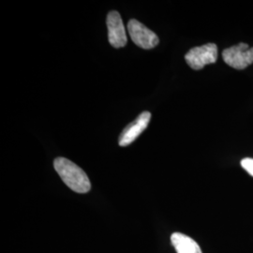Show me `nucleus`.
Masks as SVG:
<instances>
[{"mask_svg":"<svg viewBox=\"0 0 253 253\" xmlns=\"http://www.w3.org/2000/svg\"><path fill=\"white\" fill-rule=\"evenodd\" d=\"M241 166L245 171H247L252 176H253V159L245 158L241 161Z\"/></svg>","mask_w":253,"mask_h":253,"instance_id":"nucleus-8","label":"nucleus"},{"mask_svg":"<svg viewBox=\"0 0 253 253\" xmlns=\"http://www.w3.org/2000/svg\"><path fill=\"white\" fill-rule=\"evenodd\" d=\"M107 28L110 44L115 48H121L126 45V35L120 14L117 10L110 11L107 15Z\"/></svg>","mask_w":253,"mask_h":253,"instance_id":"nucleus-5","label":"nucleus"},{"mask_svg":"<svg viewBox=\"0 0 253 253\" xmlns=\"http://www.w3.org/2000/svg\"><path fill=\"white\" fill-rule=\"evenodd\" d=\"M217 58V47L215 43H208L190 49L185 59L191 69L202 70L208 64L215 63Z\"/></svg>","mask_w":253,"mask_h":253,"instance_id":"nucleus-2","label":"nucleus"},{"mask_svg":"<svg viewBox=\"0 0 253 253\" xmlns=\"http://www.w3.org/2000/svg\"><path fill=\"white\" fill-rule=\"evenodd\" d=\"M55 171L64 183L77 193H86L91 189V183L86 173L75 163L66 158H57L54 162Z\"/></svg>","mask_w":253,"mask_h":253,"instance_id":"nucleus-1","label":"nucleus"},{"mask_svg":"<svg viewBox=\"0 0 253 253\" xmlns=\"http://www.w3.org/2000/svg\"><path fill=\"white\" fill-rule=\"evenodd\" d=\"M171 241L177 253H202L199 245L188 235L173 233Z\"/></svg>","mask_w":253,"mask_h":253,"instance_id":"nucleus-7","label":"nucleus"},{"mask_svg":"<svg viewBox=\"0 0 253 253\" xmlns=\"http://www.w3.org/2000/svg\"><path fill=\"white\" fill-rule=\"evenodd\" d=\"M127 31L132 42L143 49H152L159 44L160 40L156 33L135 19H131L128 22Z\"/></svg>","mask_w":253,"mask_h":253,"instance_id":"nucleus-4","label":"nucleus"},{"mask_svg":"<svg viewBox=\"0 0 253 253\" xmlns=\"http://www.w3.org/2000/svg\"><path fill=\"white\" fill-rule=\"evenodd\" d=\"M150 119H151V114L149 112L145 111L141 115H139L138 118L131 123H129L121 132L118 140L119 145L126 146L130 145L132 142H134L139 135H141L142 132L147 127Z\"/></svg>","mask_w":253,"mask_h":253,"instance_id":"nucleus-6","label":"nucleus"},{"mask_svg":"<svg viewBox=\"0 0 253 253\" xmlns=\"http://www.w3.org/2000/svg\"><path fill=\"white\" fill-rule=\"evenodd\" d=\"M222 57L228 66L236 70H244L253 63V47L241 42L238 45L225 49Z\"/></svg>","mask_w":253,"mask_h":253,"instance_id":"nucleus-3","label":"nucleus"}]
</instances>
